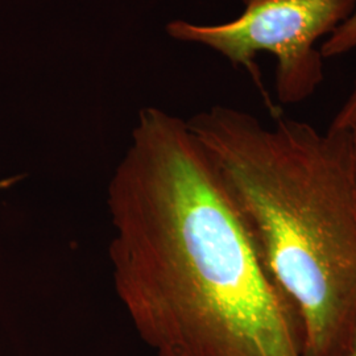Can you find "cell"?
Segmentation results:
<instances>
[{
  "instance_id": "cell-7",
  "label": "cell",
  "mask_w": 356,
  "mask_h": 356,
  "mask_svg": "<svg viewBox=\"0 0 356 356\" xmlns=\"http://www.w3.org/2000/svg\"><path fill=\"white\" fill-rule=\"evenodd\" d=\"M346 356H356V334L355 338H354V342L351 344V348H350V351L346 354Z\"/></svg>"
},
{
  "instance_id": "cell-2",
  "label": "cell",
  "mask_w": 356,
  "mask_h": 356,
  "mask_svg": "<svg viewBox=\"0 0 356 356\" xmlns=\"http://www.w3.org/2000/svg\"><path fill=\"white\" fill-rule=\"evenodd\" d=\"M214 106L188 127L209 153L264 266L296 307L305 356H346L356 334L351 134Z\"/></svg>"
},
{
  "instance_id": "cell-1",
  "label": "cell",
  "mask_w": 356,
  "mask_h": 356,
  "mask_svg": "<svg viewBox=\"0 0 356 356\" xmlns=\"http://www.w3.org/2000/svg\"><path fill=\"white\" fill-rule=\"evenodd\" d=\"M107 207L115 291L157 356H305L296 307L186 122L141 110Z\"/></svg>"
},
{
  "instance_id": "cell-4",
  "label": "cell",
  "mask_w": 356,
  "mask_h": 356,
  "mask_svg": "<svg viewBox=\"0 0 356 356\" xmlns=\"http://www.w3.org/2000/svg\"><path fill=\"white\" fill-rule=\"evenodd\" d=\"M321 53L325 60L342 57L356 49V7L353 13L330 36L321 42Z\"/></svg>"
},
{
  "instance_id": "cell-5",
  "label": "cell",
  "mask_w": 356,
  "mask_h": 356,
  "mask_svg": "<svg viewBox=\"0 0 356 356\" xmlns=\"http://www.w3.org/2000/svg\"><path fill=\"white\" fill-rule=\"evenodd\" d=\"M356 126V78L348 91L347 98L334 116L330 128L350 132Z\"/></svg>"
},
{
  "instance_id": "cell-3",
  "label": "cell",
  "mask_w": 356,
  "mask_h": 356,
  "mask_svg": "<svg viewBox=\"0 0 356 356\" xmlns=\"http://www.w3.org/2000/svg\"><path fill=\"white\" fill-rule=\"evenodd\" d=\"M241 16L222 24L169 23L166 32L178 41L201 44L244 67L260 89L275 118L261 74L254 64L259 53L276 58L275 89L282 106L312 98L325 79L321 40L343 23L355 10L356 0H243Z\"/></svg>"
},
{
  "instance_id": "cell-6",
  "label": "cell",
  "mask_w": 356,
  "mask_h": 356,
  "mask_svg": "<svg viewBox=\"0 0 356 356\" xmlns=\"http://www.w3.org/2000/svg\"><path fill=\"white\" fill-rule=\"evenodd\" d=\"M351 134V140H353V149H354V160H355L356 169V126L350 131Z\"/></svg>"
}]
</instances>
